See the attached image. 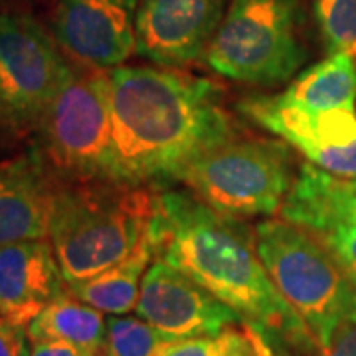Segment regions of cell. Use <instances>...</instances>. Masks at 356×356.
<instances>
[{
	"mask_svg": "<svg viewBox=\"0 0 356 356\" xmlns=\"http://www.w3.org/2000/svg\"><path fill=\"white\" fill-rule=\"evenodd\" d=\"M315 18L327 51L356 60V0H315Z\"/></svg>",
	"mask_w": 356,
	"mask_h": 356,
	"instance_id": "20",
	"label": "cell"
},
{
	"mask_svg": "<svg viewBox=\"0 0 356 356\" xmlns=\"http://www.w3.org/2000/svg\"><path fill=\"white\" fill-rule=\"evenodd\" d=\"M26 332L32 343L64 341L89 353H103L107 318L67 289L26 327Z\"/></svg>",
	"mask_w": 356,
	"mask_h": 356,
	"instance_id": "18",
	"label": "cell"
},
{
	"mask_svg": "<svg viewBox=\"0 0 356 356\" xmlns=\"http://www.w3.org/2000/svg\"><path fill=\"white\" fill-rule=\"evenodd\" d=\"M281 218L315 236L350 273L356 271V177L311 163L297 168Z\"/></svg>",
	"mask_w": 356,
	"mask_h": 356,
	"instance_id": "11",
	"label": "cell"
},
{
	"mask_svg": "<svg viewBox=\"0 0 356 356\" xmlns=\"http://www.w3.org/2000/svg\"><path fill=\"white\" fill-rule=\"evenodd\" d=\"M259 346L255 339L242 327V331L229 327L220 334L180 339L166 346L159 356H255Z\"/></svg>",
	"mask_w": 356,
	"mask_h": 356,
	"instance_id": "21",
	"label": "cell"
},
{
	"mask_svg": "<svg viewBox=\"0 0 356 356\" xmlns=\"http://www.w3.org/2000/svg\"><path fill=\"white\" fill-rule=\"evenodd\" d=\"M228 0H139L137 54L161 67H184L206 56Z\"/></svg>",
	"mask_w": 356,
	"mask_h": 356,
	"instance_id": "13",
	"label": "cell"
},
{
	"mask_svg": "<svg viewBox=\"0 0 356 356\" xmlns=\"http://www.w3.org/2000/svg\"><path fill=\"white\" fill-rule=\"evenodd\" d=\"M139 0H50V32L77 64L113 70L137 54Z\"/></svg>",
	"mask_w": 356,
	"mask_h": 356,
	"instance_id": "10",
	"label": "cell"
},
{
	"mask_svg": "<svg viewBox=\"0 0 356 356\" xmlns=\"http://www.w3.org/2000/svg\"><path fill=\"white\" fill-rule=\"evenodd\" d=\"M6 2H8V0H0V14L6 13V10H4V6H6Z\"/></svg>",
	"mask_w": 356,
	"mask_h": 356,
	"instance_id": "26",
	"label": "cell"
},
{
	"mask_svg": "<svg viewBox=\"0 0 356 356\" xmlns=\"http://www.w3.org/2000/svg\"><path fill=\"white\" fill-rule=\"evenodd\" d=\"M56 178L34 149L0 166V245L48 240Z\"/></svg>",
	"mask_w": 356,
	"mask_h": 356,
	"instance_id": "15",
	"label": "cell"
},
{
	"mask_svg": "<svg viewBox=\"0 0 356 356\" xmlns=\"http://www.w3.org/2000/svg\"><path fill=\"white\" fill-rule=\"evenodd\" d=\"M170 341L140 317L111 315L107 318V332L103 355L105 356H159Z\"/></svg>",
	"mask_w": 356,
	"mask_h": 356,
	"instance_id": "19",
	"label": "cell"
},
{
	"mask_svg": "<svg viewBox=\"0 0 356 356\" xmlns=\"http://www.w3.org/2000/svg\"><path fill=\"white\" fill-rule=\"evenodd\" d=\"M115 180L177 184L196 156L236 133L210 79L161 65L109 70Z\"/></svg>",
	"mask_w": 356,
	"mask_h": 356,
	"instance_id": "2",
	"label": "cell"
},
{
	"mask_svg": "<svg viewBox=\"0 0 356 356\" xmlns=\"http://www.w3.org/2000/svg\"><path fill=\"white\" fill-rule=\"evenodd\" d=\"M255 243L273 285L325 353L337 332L356 323L353 273L315 236L283 218L259 222Z\"/></svg>",
	"mask_w": 356,
	"mask_h": 356,
	"instance_id": "4",
	"label": "cell"
},
{
	"mask_svg": "<svg viewBox=\"0 0 356 356\" xmlns=\"http://www.w3.org/2000/svg\"><path fill=\"white\" fill-rule=\"evenodd\" d=\"M208 67L232 81L281 86L307 60L299 0H229L206 51Z\"/></svg>",
	"mask_w": 356,
	"mask_h": 356,
	"instance_id": "7",
	"label": "cell"
},
{
	"mask_svg": "<svg viewBox=\"0 0 356 356\" xmlns=\"http://www.w3.org/2000/svg\"><path fill=\"white\" fill-rule=\"evenodd\" d=\"M295 175L285 140L234 133L196 156L177 182L212 210L240 220L277 214Z\"/></svg>",
	"mask_w": 356,
	"mask_h": 356,
	"instance_id": "6",
	"label": "cell"
},
{
	"mask_svg": "<svg viewBox=\"0 0 356 356\" xmlns=\"http://www.w3.org/2000/svg\"><path fill=\"white\" fill-rule=\"evenodd\" d=\"M240 111L267 133L277 135L307 163L339 177H356V109L303 111L277 95H254Z\"/></svg>",
	"mask_w": 356,
	"mask_h": 356,
	"instance_id": "9",
	"label": "cell"
},
{
	"mask_svg": "<svg viewBox=\"0 0 356 356\" xmlns=\"http://www.w3.org/2000/svg\"><path fill=\"white\" fill-rule=\"evenodd\" d=\"M93 356H105L103 353H97V355H93Z\"/></svg>",
	"mask_w": 356,
	"mask_h": 356,
	"instance_id": "27",
	"label": "cell"
},
{
	"mask_svg": "<svg viewBox=\"0 0 356 356\" xmlns=\"http://www.w3.org/2000/svg\"><path fill=\"white\" fill-rule=\"evenodd\" d=\"M28 332L0 318V356H30Z\"/></svg>",
	"mask_w": 356,
	"mask_h": 356,
	"instance_id": "22",
	"label": "cell"
},
{
	"mask_svg": "<svg viewBox=\"0 0 356 356\" xmlns=\"http://www.w3.org/2000/svg\"><path fill=\"white\" fill-rule=\"evenodd\" d=\"M34 135V151L56 180H115L109 70L72 60Z\"/></svg>",
	"mask_w": 356,
	"mask_h": 356,
	"instance_id": "5",
	"label": "cell"
},
{
	"mask_svg": "<svg viewBox=\"0 0 356 356\" xmlns=\"http://www.w3.org/2000/svg\"><path fill=\"white\" fill-rule=\"evenodd\" d=\"M70 65L72 58L34 16L0 14V105L14 137L38 129Z\"/></svg>",
	"mask_w": 356,
	"mask_h": 356,
	"instance_id": "8",
	"label": "cell"
},
{
	"mask_svg": "<svg viewBox=\"0 0 356 356\" xmlns=\"http://www.w3.org/2000/svg\"><path fill=\"white\" fill-rule=\"evenodd\" d=\"M255 356H259V355H255Z\"/></svg>",
	"mask_w": 356,
	"mask_h": 356,
	"instance_id": "29",
	"label": "cell"
},
{
	"mask_svg": "<svg viewBox=\"0 0 356 356\" xmlns=\"http://www.w3.org/2000/svg\"><path fill=\"white\" fill-rule=\"evenodd\" d=\"M156 257H159V248L151 226L147 236L140 240L135 252L129 257L89 280L67 283V289L77 299L99 309L102 313L127 315L129 311L137 309L143 277L151 267V261H154Z\"/></svg>",
	"mask_w": 356,
	"mask_h": 356,
	"instance_id": "16",
	"label": "cell"
},
{
	"mask_svg": "<svg viewBox=\"0 0 356 356\" xmlns=\"http://www.w3.org/2000/svg\"><path fill=\"white\" fill-rule=\"evenodd\" d=\"M4 135H13V129L8 125V119H6V115L2 111V105H0V137H4Z\"/></svg>",
	"mask_w": 356,
	"mask_h": 356,
	"instance_id": "25",
	"label": "cell"
},
{
	"mask_svg": "<svg viewBox=\"0 0 356 356\" xmlns=\"http://www.w3.org/2000/svg\"><path fill=\"white\" fill-rule=\"evenodd\" d=\"M65 291L50 240L0 245V318L26 329Z\"/></svg>",
	"mask_w": 356,
	"mask_h": 356,
	"instance_id": "14",
	"label": "cell"
},
{
	"mask_svg": "<svg viewBox=\"0 0 356 356\" xmlns=\"http://www.w3.org/2000/svg\"><path fill=\"white\" fill-rule=\"evenodd\" d=\"M277 97L311 113L355 109L356 60L348 54H329L323 62L301 72Z\"/></svg>",
	"mask_w": 356,
	"mask_h": 356,
	"instance_id": "17",
	"label": "cell"
},
{
	"mask_svg": "<svg viewBox=\"0 0 356 356\" xmlns=\"http://www.w3.org/2000/svg\"><path fill=\"white\" fill-rule=\"evenodd\" d=\"M153 234L159 257L226 303L261 356L323 355L305 321L273 285L255 234L238 218L212 210L186 188L165 191Z\"/></svg>",
	"mask_w": 356,
	"mask_h": 356,
	"instance_id": "1",
	"label": "cell"
},
{
	"mask_svg": "<svg viewBox=\"0 0 356 356\" xmlns=\"http://www.w3.org/2000/svg\"><path fill=\"white\" fill-rule=\"evenodd\" d=\"M353 277H355V281H356V271H355V273H353Z\"/></svg>",
	"mask_w": 356,
	"mask_h": 356,
	"instance_id": "28",
	"label": "cell"
},
{
	"mask_svg": "<svg viewBox=\"0 0 356 356\" xmlns=\"http://www.w3.org/2000/svg\"><path fill=\"white\" fill-rule=\"evenodd\" d=\"M321 356H356V323L337 332L331 346Z\"/></svg>",
	"mask_w": 356,
	"mask_h": 356,
	"instance_id": "24",
	"label": "cell"
},
{
	"mask_svg": "<svg viewBox=\"0 0 356 356\" xmlns=\"http://www.w3.org/2000/svg\"><path fill=\"white\" fill-rule=\"evenodd\" d=\"M97 353H89L81 346H76L64 341H38L30 348V356H93Z\"/></svg>",
	"mask_w": 356,
	"mask_h": 356,
	"instance_id": "23",
	"label": "cell"
},
{
	"mask_svg": "<svg viewBox=\"0 0 356 356\" xmlns=\"http://www.w3.org/2000/svg\"><path fill=\"white\" fill-rule=\"evenodd\" d=\"M135 311L137 317L151 323L170 341L220 334L234 325H242L226 303L161 257L143 277Z\"/></svg>",
	"mask_w": 356,
	"mask_h": 356,
	"instance_id": "12",
	"label": "cell"
},
{
	"mask_svg": "<svg viewBox=\"0 0 356 356\" xmlns=\"http://www.w3.org/2000/svg\"><path fill=\"white\" fill-rule=\"evenodd\" d=\"M159 204L154 186L56 180L48 240L64 280H89L129 257L153 226Z\"/></svg>",
	"mask_w": 356,
	"mask_h": 356,
	"instance_id": "3",
	"label": "cell"
}]
</instances>
